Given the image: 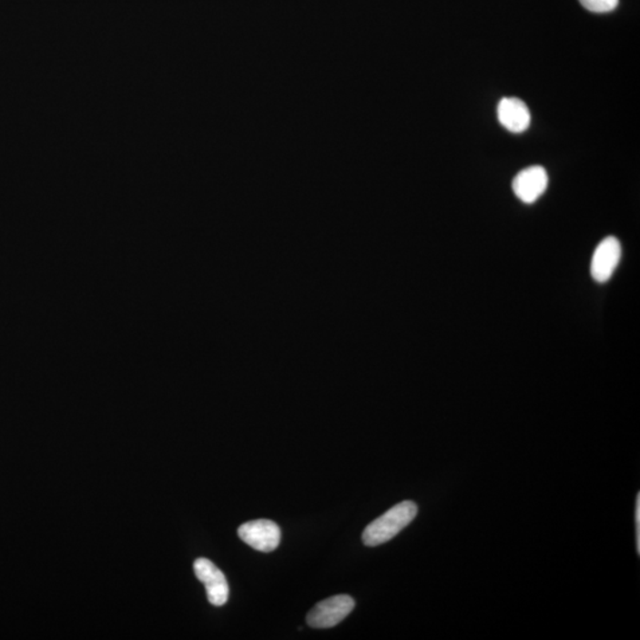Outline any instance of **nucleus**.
Instances as JSON below:
<instances>
[{
    "label": "nucleus",
    "mask_w": 640,
    "mask_h": 640,
    "mask_svg": "<svg viewBox=\"0 0 640 640\" xmlns=\"http://www.w3.org/2000/svg\"><path fill=\"white\" fill-rule=\"evenodd\" d=\"M416 515H418V506L414 502L399 503L364 529L363 543L368 547H377L386 543L410 525Z\"/></svg>",
    "instance_id": "f257e3e1"
},
{
    "label": "nucleus",
    "mask_w": 640,
    "mask_h": 640,
    "mask_svg": "<svg viewBox=\"0 0 640 640\" xmlns=\"http://www.w3.org/2000/svg\"><path fill=\"white\" fill-rule=\"evenodd\" d=\"M353 608H355V602L351 596L345 594L331 596L318 603L309 612L306 622L313 628L333 627L343 622L351 614Z\"/></svg>",
    "instance_id": "f03ea898"
},
{
    "label": "nucleus",
    "mask_w": 640,
    "mask_h": 640,
    "mask_svg": "<svg viewBox=\"0 0 640 640\" xmlns=\"http://www.w3.org/2000/svg\"><path fill=\"white\" fill-rule=\"evenodd\" d=\"M238 533L239 539L258 552L276 551L281 540L280 528L269 520L247 522L239 528Z\"/></svg>",
    "instance_id": "7ed1b4c3"
},
{
    "label": "nucleus",
    "mask_w": 640,
    "mask_h": 640,
    "mask_svg": "<svg viewBox=\"0 0 640 640\" xmlns=\"http://www.w3.org/2000/svg\"><path fill=\"white\" fill-rule=\"evenodd\" d=\"M194 571L198 579L206 586L209 603L214 606H223L229 598V586L221 569L216 567L210 560L201 557L195 561Z\"/></svg>",
    "instance_id": "20e7f679"
},
{
    "label": "nucleus",
    "mask_w": 640,
    "mask_h": 640,
    "mask_svg": "<svg viewBox=\"0 0 640 640\" xmlns=\"http://www.w3.org/2000/svg\"><path fill=\"white\" fill-rule=\"evenodd\" d=\"M622 258V246L615 237L604 239L593 254L591 274L600 284L610 280Z\"/></svg>",
    "instance_id": "39448f33"
},
{
    "label": "nucleus",
    "mask_w": 640,
    "mask_h": 640,
    "mask_svg": "<svg viewBox=\"0 0 640 640\" xmlns=\"http://www.w3.org/2000/svg\"><path fill=\"white\" fill-rule=\"evenodd\" d=\"M548 174L544 168L535 165L522 170L513 180V190L522 202L532 204L544 194L548 188Z\"/></svg>",
    "instance_id": "423d86ee"
},
{
    "label": "nucleus",
    "mask_w": 640,
    "mask_h": 640,
    "mask_svg": "<svg viewBox=\"0 0 640 640\" xmlns=\"http://www.w3.org/2000/svg\"><path fill=\"white\" fill-rule=\"evenodd\" d=\"M498 120L508 131L522 133L527 131L532 116L528 106L517 97H504L497 107Z\"/></svg>",
    "instance_id": "0eeeda50"
},
{
    "label": "nucleus",
    "mask_w": 640,
    "mask_h": 640,
    "mask_svg": "<svg viewBox=\"0 0 640 640\" xmlns=\"http://www.w3.org/2000/svg\"><path fill=\"white\" fill-rule=\"evenodd\" d=\"M581 5L594 14H606L618 6L619 0H579Z\"/></svg>",
    "instance_id": "6e6552de"
},
{
    "label": "nucleus",
    "mask_w": 640,
    "mask_h": 640,
    "mask_svg": "<svg viewBox=\"0 0 640 640\" xmlns=\"http://www.w3.org/2000/svg\"><path fill=\"white\" fill-rule=\"evenodd\" d=\"M635 533H637V553L640 554V493L637 494V504H635Z\"/></svg>",
    "instance_id": "1a4fd4ad"
}]
</instances>
